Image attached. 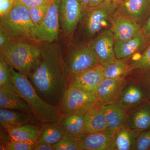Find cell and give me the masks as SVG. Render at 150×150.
<instances>
[{
    "instance_id": "603a6c76",
    "label": "cell",
    "mask_w": 150,
    "mask_h": 150,
    "mask_svg": "<svg viewBox=\"0 0 150 150\" xmlns=\"http://www.w3.org/2000/svg\"><path fill=\"white\" fill-rule=\"evenodd\" d=\"M83 114H60L58 122L65 132L77 138H81L86 134Z\"/></svg>"
},
{
    "instance_id": "e575fe53",
    "label": "cell",
    "mask_w": 150,
    "mask_h": 150,
    "mask_svg": "<svg viewBox=\"0 0 150 150\" xmlns=\"http://www.w3.org/2000/svg\"><path fill=\"white\" fill-rule=\"evenodd\" d=\"M12 40L10 34L2 25H0V49Z\"/></svg>"
},
{
    "instance_id": "d6a6232c",
    "label": "cell",
    "mask_w": 150,
    "mask_h": 150,
    "mask_svg": "<svg viewBox=\"0 0 150 150\" xmlns=\"http://www.w3.org/2000/svg\"><path fill=\"white\" fill-rule=\"evenodd\" d=\"M36 142L10 140L5 145V150H33Z\"/></svg>"
},
{
    "instance_id": "484cf974",
    "label": "cell",
    "mask_w": 150,
    "mask_h": 150,
    "mask_svg": "<svg viewBox=\"0 0 150 150\" xmlns=\"http://www.w3.org/2000/svg\"><path fill=\"white\" fill-rule=\"evenodd\" d=\"M137 135L124 126L115 134L110 150H133Z\"/></svg>"
},
{
    "instance_id": "4fadbf2b",
    "label": "cell",
    "mask_w": 150,
    "mask_h": 150,
    "mask_svg": "<svg viewBox=\"0 0 150 150\" xmlns=\"http://www.w3.org/2000/svg\"><path fill=\"white\" fill-rule=\"evenodd\" d=\"M104 69L105 67L99 64L79 73L70 79L69 86L95 93L104 79Z\"/></svg>"
},
{
    "instance_id": "5bb4252c",
    "label": "cell",
    "mask_w": 150,
    "mask_h": 150,
    "mask_svg": "<svg viewBox=\"0 0 150 150\" xmlns=\"http://www.w3.org/2000/svg\"><path fill=\"white\" fill-rule=\"evenodd\" d=\"M125 126L137 135L150 129V106L147 102L127 112Z\"/></svg>"
},
{
    "instance_id": "8992f818",
    "label": "cell",
    "mask_w": 150,
    "mask_h": 150,
    "mask_svg": "<svg viewBox=\"0 0 150 150\" xmlns=\"http://www.w3.org/2000/svg\"><path fill=\"white\" fill-rule=\"evenodd\" d=\"M118 4L113 0H109L95 6L88 7L84 11V28L88 38L99 32L105 26L108 21L113 18Z\"/></svg>"
},
{
    "instance_id": "cb8c5ba5",
    "label": "cell",
    "mask_w": 150,
    "mask_h": 150,
    "mask_svg": "<svg viewBox=\"0 0 150 150\" xmlns=\"http://www.w3.org/2000/svg\"><path fill=\"white\" fill-rule=\"evenodd\" d=\"M65 133L64 129L58 122L42 123L36 144H55L62 139Z\"/></svg>"
},
{
    "instance_id": "1f68e13d",
    "label": "cell",
    "mask_w": 150,
    "mask_h": 150,
    "mask_svg": "<svg viewBox=\"0 0 150 150\" xmlns=\"http://www.w3.org/2000/svg\"><path fill=\"white\" fill-rule=\"evenodd\" d=\"M150 150V129L137 135L133 149V150Z\"/></svg>"
},
{
    "instance_id": "ba28073f",
    "label": "cell",
    "mask_w": 150,
    "mask_h": 150,
    "mask_svg": "<svg viewBox=\"0 0 150 150\" xmlns=\"http://www.w3.org/2000/svg\"><path fill=\"white\" fill-rule=\"evenodd\" d=\"M64 60L69 71L70 79L75 75L99 64L89 43L64 51Z\"/></svg>"
},
{
    "instance_id": "60d3db41",
    "label": "cell",
    "mask_w": 150,
    "mask_h": 150,
    "mask_svg": "<svg viewBox=\"0 0 150 150\" xmlns=\"http://www.w3.org/2000/svg\"><path fill=\"white\" fill-rule=\"evenodd\" d=\"M18 2L21 4H25L29 0H18Z\"/></svg>"
},
{
    "instance_id": "d590c367",
    "label": "cell",
    "mask_w": 150,
    "mask_h": 150,
    "mask_svg": "<svg viewBox=\"0 0 150 150\" xmlns=\"http://www.w3.org/2000/svg\"><path fill=\"white\" fill-rule=\"evenodd\" d=\"M54 1V0H29L24 5L28 8H30L46 4H50Z\"/></svg>"
},
{
    "instance_id": "30bf717a",
    "label": "cell",
    "mask_w": 150,
    "mask_h": 150,
    "mask_svg": "<svg viewBox=\"0 0 150 150\" xmlns=\"http://www.w3.org/2000/svg\"><path fill=\"white\" fill-rule=\"evenodd\" d=\"M147 91L138 82L129 79L116 103L128 112L148 101Z\"/></svg>"
},
{
    "instance_id": "d4e9b609",
    "label": "cell",
    "mask_w": 150,
    "mask_h": 150,
    "mask_svg": "<svg viewBox=\"0 0 150 150\" xmlns=\"http://www.w3.org/2000/svg\"><path fill=\"white\" fill-rule=\"evenodd\" d=\"M11 140L36 142L40 134V129L36 124H26L6 129Z\"/></svg>"
},
{
    "instance_id": "4316f807",
    "label": "cell",
    "mask_w": 150,
    "mask_h": 150,
    "mask_svg": "<svg viewBox=\"0 0 150 150\" xmlns=\"http://www.w3.org/2000/svg\"><path fill=\"white\" fill-rule=\"evenodd\" d=\"M124 59H115L107 67H105L104 79L126 78L133 72L130 64Z\"/></svg>"
},
{
    "instance_id": "3957f363",
    "label": "cell",
    "mask_w": 150,
    "mask_h": 150,
    "mask_svg": "<svg viewBox=\"0 0 150 150\" xmlns=\"http://www.w3.org/2000/svg\"><path fill=\"white\" fill-rule=\"evenodd\" d=\"M0 54L9 66L28 78L40 57V44L12 39L0 49Z\"/></svg>"
},
{
    "instance_id": "ab89813d",
    "label": "cell",
    "mask_w": 150,
    "mask_h": 150,
    "mask_svg": "<svg viewBox=\"0 0 150 150\" xmlns=\"http://www.w3.org/2000/svg\"><path fill=\"white\" fill-rule=\"evenodd\" d=\"M80 3L81 5L82 6L84 10L87 8L88 7V5L89 4L91 0H78Z\"/></svg>"
},
{
    "instance_id": "7402d4cb",
    "label": "cell",
    "mask_w": 150,
    "mask_h": 150,
    "mask_svg": "<svg viewBox=\"0 0 150 150\" xmlns=\"http://www.w3.org/2000/svg\"><path fill=\"white\" fill-rule=\"evenodd\" d=\"M114 50L115 58L125 59L132 56L143 46L145 40L142 29L134 37L126 40H116Z\"/></svg>"
},
{
    "instance_id": "ac0fdd59",
    "label": "cell",
    "mask_w": 150,
    "mask_h": 150,
    "mask_svg": "<svg viewBox=\"0 0 150 150\" xmlns=\"http://www.w3.org/2000/svg\"><path fill=\"white\" fill-rule=\"evenodd\" d=\"M107 125V131L115 136L125 126L127 112L117 103L101 105Z\"/></svg>"
},
{
    "instance_id": "2e32d148",
    "label": "cell",
    "mask_w": 150,
    "mask_h": 150,
    "mask_svg": "<svg viewBox=\"0 0 150 150\" xmlns=\"http://www.w3.org/2000/svg\"><path fill=\"white\" fill-rule=\"evenodd\" d=\"M0 108L34 115L29 105L15 90L13 85L0 87Z\"/></svg>"
},
{
    "instance_id": "52a82bcc",
    "label": "cell",
    "mask_w": 150,
    "mask_h": 150,
    "mask_svg": "<svg viewBox=\"0 0 150 150\" xmlns=\"http://www.w3.org/2000/svg\"><path fill=\"white\" fill-rule=\"evenodd\" d=\"M61 0H54L50 4L46 16L36 25L33 36L35 43H53L58 39L60 32V9Z\"/></svg>"
},
{
    "instance_id": "74e56055",
    "label": "cell",
    "mask_w": 150,
    "mask_h": 150,
    "mask_svg": "<svg viewBox=\"0 0 150 150\" xmlns=\"http://www.w3.org/2000/svg\"><path fill=\"white\" fill-rule=\"evenodd\" d=\"M33 150H54V149L53 145L42 144L35 145Z\"/></svg>"
},
{
    "instance_id": "4dcf8cb0",
    "label": "cell",
    "mask_w": 150,
    "mask_h": 150,
    "mask_svg": "<svg viewBox=\"0 0 150 150\" xmlns=\"http://www.w3.org/2000/svg\"><path fill=\"white\" fill-rule=\"evenodd\" d=\"M50 4L28 8L30 18L35 26L40 24L46 16Z\"/></svg>"
},
{
    "instance_id": "7bdbcfd3",
    "label": "cell",
    "mask_w": 150,
    "mask_h": 150,
    "mask_svg": "<svg viewBox=\"0 0 150 150\" xmlns=\"http://www.w3.org/2000/svg\"><path fill=\"white\" fill-rule=\"evenodd\" d=\"M124 0H114V1L116 2L119 3H121L123 2Z\"/></svg>"
},
{
    "instance_id": "5b68a950",
    "label": "cell",
    "mask_w": 150,
    "mask_h": 150,
    "mask_svg": "<svg viewBox=\"0 0 150 150\" xmlns=\"http://www.w3.org/2000/svg\"><path fill=\"white\" fill-rule=\"evenodd\" d=\"M96 93L69 86L59 104L60 114H85L96 103Z\"/></svg>"
},
{
    "instance_id": "d6986e66",
    "label": "cell",
    "mask_w": 150,
    "mask_h": 150,
    "mask_svg": "<svg viewBox=\"0 0 150 150\" xmlns=\"http://www.w3.org/2000/svg\"><path fill=\"white\" fill-rule=\"evenodd\" d=\"M40 121L35 116L18 110L0 109V123L7 129L26 124H36Z\"/></svg>"
},
{
    "instance_id": "ee69618b",
    "label": "cell",
    "mask_w": 150,
    "mask_h": 150,
    "mask_svg": "<svg viewBox=\"0 0 150 150\" xmlns=\"http://www.w3.org/2000/svg\"><path fill=\"white\" fill-rule=\"evenodd\" d=\"M15 4H16V3H18V0H15Z\"/></svg>"
},
{
    "instance_id": "f1b7e54d",
    "label": "cell",
    "mask_w": 150,
    "mask_h": 150,
    "mask_svg": "<svg viewBox=\"0 0 150 150\" xmlns=\"http://www.w3.org/2000/svg\"><path fill=\"white\" fill-rule=\"evenodd\" d=\"M133 71L150 69V45L139 58L130 63Z\"/></svg>"
},
{
    "instance_id": "7a4b0ae2",
    "label": "cell",
    "mask_w": 150,
    "mask_h": 150,
    "mask_svg": "<svg viewBox=\"0 0 150 150\" xmlns=\"http://www.w3.org/2000/svg\"><path fill=\"white\" fill-rule=\"evenodd\" d=\"M9 68L15 90L29 105L35 118L41 123L58 122L60 115L59 108L42 98L27 77L13 67Z\"/></svg>"
},
{
    "instance_id": "f35d334b",
    "label": "cell",
    "mask_w": 150,
    "mask_h": 150,
    "mask_svg": "<svg viewBox=\"0 0 150 150\" xmlns=\"http://www.w3.org/2000/svg\"><path fill=\"white\" fill-rule=\"evenodd\" d=\"M109 1V0H91L88 5L89 7L95 6L105 1Z\"/></svg>"
},
{
    "instance_id": "ffe728a7",
    "label": "cell",
    "mask_w": 150,
    "mask_h": 150,
    "mask_svg": "<svg viewBox=\"0 0 150 150\" xmlns=\"http://www.w3.org/2000/svg\"><path fill=\"white\" fill-rule=\"evenodd\" d=\"M114 136L107 131L86 133L81 138L83 150H110Z\"/></svg>"
},
{
    "instance_id": "f546056e",
    "label": "cell",
    "mask_w": 150,
    "mask_h": 150,
    "mask_svg": "<svg viewBox=\"0 0 150 150\" xmlns=\"http://www.w3.org/2000/svg\"><path fill=\"white\" fill-rule=\"evenodd\" d=\"M9 66L0 54V87L12 85Z\"/></svg>"
},
{
    "instance_id": "9c48e42d",
    "label": "cell",
    "mask_w": 150,
    "mask_h": 150,
    "mask_svg": "<svg viewBox=\"0 0 150 150\" xmlns=\"http://www.w3.org/2000/svg\"><path fill=\"white\" fill-rule=\"evenodd\" d=\"M84 9L78 0H61L60 24L66 36H71L83 16Z\"/></svg>"
},
{
    "instance_id": "836d02e7",
    "label": "cell",
    "mask_w": 150,
    "mask_h": 150,
    "mask_svg": "<svg viewBox=\"0 0 150 150\" xmlns=\"http://www.w3.org/2000/svg\"><path fill=\"white\" fill-rule=\"evenodd\" d=\"M15 5V0H0V16L9 13Z\"/></svg>"
},
{
    "instance_id": "83f0119b",
    "label": "cell",
    "mask_w": 150,
    "mask_h": 150,
    "mask_svg": "<svg viewBox=\"0 0 150 150\" xmlns=\"http://www.w3.org/2000/svg\"><path fill=\"white\" fill-rule=\"evenodd\" d=\"M54 150H83L81 140L66 132L58 143L53 145Z\"/></svg>"
},
{
    "instance_id": "9a60e30c",
    "label": "cell",
    "mask_w": 150,
    "mask_h": 150,
    "mask_svg": "<svg viewBox=\"0 0 150 150\" xmlns=\"http://www.w3.org/2000/svg\"><path fill=\"white\" fill-rule=\"evenodd\" d=\"M150 10V0H124L115 12L114 16H122L139 23Z\"/></svg>"
},
{
    "instance_id": "f6af8a7d",
    "label": "cell",
    "mask_w": 150,
    "mask_h": 150,
    "mask_svg": "<svg viewBox=\"0 0 150 150\" xmlns=\"http://www.w3.org/2000/svg\"><path fill=\"white\" fill-rule=\"evenodd\" d=\"M113 1H114V0H113Z\"/></svg>"
},
{
    "instance_id": "277c9868",
    "label": "cell",
    "mask_w": 150,
    "mask_h": 150,
    "mask_svg": "<svg viewBox=\"0 0 150 150\" xmlns=\"http://www.w3.org/2000/svg\"><path fill=\"white\" fill-rule=\"evenodd\" d=\"M0 25L6 30L13 40L36 43L33 36L35 25L30 18L29 9L25 5L16 4L9 13L1 16Z\"/></svg>"
},
{
    "instance_id": "b9f144b4",
    "label": "cell",
    "mask_w": 150,
    "mask_h": 150,
    "mask_svg": "<svg viewBox=\"0 0 150 150\" xmlns=\"http://www.w3.org/2000/svg\"><path fill=\"white\" fill-rule=\"evenodd\" d=\"M147 103L150 106V93L148 94Z\"/></svg>"
},
{
    "instance_id": "7c38bea8",
    "label": "cell",
    "mask_w": 150,
    "mask_h": 150,
    "mask_svg": "<svg viewBox=\"0 0 150 150\" xmlns=\"http://www.w3.org/2000/svg\"><path fill=\"white\" fill-rule=\"evenodd\" d=\"M113 33L110 29L101 33L91 41L89 44L95 53L100 65L106 67L115 59Z\"/></svg>"
},
{
    "instance_id": "8d00e7d4",
    "label": "cell",
    "mask_w": 150,
    "mask_h": 150,
    "mask_svg": "<svg viewBox=\"0 0 150 150\" xmlns=\"http://www.w3.org/2000/svg\"><path fill=\"white\" fill-rule=\"evenodd\" d=\"M142 31L145 40L150 41V15L142 28Z\"/></svg>"
},
{
    "instance_id": "8fae6325",
    "label": "cell",
    "mask_w": 150,
    "mask_h": 150,
    "mask_svg": "<svg viewBox=\"0 0 150 150\" xmlns=\"http://www.w3.org/2000/svg\"><path fill=\"white\" fill-rule=\"evenodd\" d=\"M129 80L126 77L103 79L96 91V103L103 105L117 102Z\"/></svg>"
},
{
    "instance_id": "e0dca14e",
    "label": "cell",
    "mask_w": 150,
    "mask_h": 150,
    "mask_svg": "<svg viewBox=\"0 0 150 150\" xmlns=\"http://www.w3.org/2000/svg\"><path fill=\"white\" fill-rule=\"evenodd\" d=\"M113 18L110 30L115 40H129L137 35L142 29L139 23L131 19L119 16Z\"/></svg>"
},
{
    "instance_id": "44dd1931",
    "label": "cell",
    "mask_w": 150,
    "mask_h": 150,
    "mask_svg": "<svg viewBox=\"0 0 150 150\" xmlns=\"http://www.w3.org/2000/svg\"><path fill=\"white\" fill-rule=\"evenodd\" d=\"M84 123L87 133L107 131V123L101 105L96 103L86 112Z\"/></svg>"
},
{
    "instance_id": "6da1fadb",
    "label": "cell",
    "mask_w": 150,
    "mask_h": 150,
    "mask_svg": "<svg viewBox=\"0 0 150 150\" xmlns=\"http://www.w3.org/2000/svg\"><path fill=\"white\" fill-rule=\"evenodd\" d=\"M40 46V57L28 78L42 98L58 107L70 83L64 51L55 42L41 43Z\"/></svg>"
}]
</instances>
